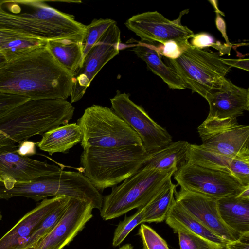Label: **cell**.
<instances>
[{"label":"cell","mask_w":249,"mask_h":249,"mask_svg":"<svg viewBox=\"0 0 249 249\" xmlns=\"http://www.w3.org/2000/svg\"><path fill=\"white\" fill-rule=\"evenodd\" d=\"M73 80L46 46L0 68V90L29 99L66 100L71 96Z\"/></svg>","instance_id":"cell-1"},{"label":"cell","mask_w":249,"mask_h":249,"mask_svg":"<svg viewBox=\"0 0 249 249\" xmlns=\"http://www.w3.org/2000/svg\"><path fill=\"white\" fill-rule=\"evenodd\" d=\"M75 108L67 100L29 99L0 119V131L19 143L67 124Z\"/></svg>","instance_id":"cell-2"},{"label":"cell","mask_w":249,"mask_h":249,"mask_svg":"<svg viewBox=\"0 0 249 249\" xmlns=\"http://www.w3.org/2000/svg\"><path fill=\"white\" fill-rule=\"evenodd\" d=\"M149 153L143 145L88 147L80 156L84 175L99 191L113 187L142 167Z\"/></svg>","instance_id":"cell-3"},{"label":"cell","mask_w":249,"mask_h":249,"mask_svg":"<svg viewBox=\"0 0 249 249\" xmlns=\"http://www.w3.org/2000/svg\"><path fill=\"white\" fill-rule=\"evenodd\" d=\"M165 60L179 76L185 88L204 98L220 87L231 68L223 61L219 53L196 48L188 41L182 45L178 57L166 58Z\"/></svg>","instance_id":"cell-4"},{"label":"cell","mask_w":249,"mask_h":249,"mask_svg":"<svg viewBox=\"0 0 249 249\" xmlns=\"http://www.w3.org/2000/svg\"><path fill=\"white\" fill-rule=\"evenodd\" d=\"M177 171L141 168L103 198L101 216L108 220L145 206Z\"/></svg>","instance_id":"cell-5"},{"label":"cell","mask_w":249,"mask_h":249,"mask_svg":"<svg viewBox=\"0 0 249 249\" xmlns=\"http://www.w3.org/2000/svg\"><path fill=\"white\" fill-rule=\"evenodd\" d=\"M76 123L82 132L83 149L143 145L138 134L108 107L93 105L87 107Z\"/></svg>","instance_id":"cell-6"},{"label":"cell","mask_w":249,"mask_h":249,"mask_svg":"<svg viewBox=\"0 0 249 249\" xmlns=\"http://www.w3.org/2000/svg\"><path fill=\"white\" fill-rule=\"evenodd\" d=\"M197 130L204 147L231 158L249 154V126L236 118H208Z\"/></svg>","instance_id":"cell-7"},{"label":"cell","mask_w":249,"mask_h":249,"mask_svg":"<svg viewBox=\"0 0 249 249\" xmlns=\"http://www.w3.org/2000/svg\"><path fill=\"white\" fill-rule=\"evenodd\" d=\"M173 176L180 188L216 200L238 196L246 187L229 173L186 162Z\"/></svg>","instance_id":"cell-8"},{"label":"cell","mask_w":249,"mask_h":249,"mask_svg":"<svg viewBox=\"0 0 249 249\" xmlns=\"http://www.w3.org/2000/svg\"><path fill=\"white\" fill-rule=\"evenodd\" d=\"M111 109L139 136L148 153L161 149L172 142L167 130L159 125L144 110L130 99V94L117 90L110 99Z\"/></svg>","instance_id":"cell-9"},{"label":"cell","mask_w":249,"mask_h":249,"mask_svg":"<svg viewBox=\"0 0 249 249\" xmlns=\"http://www.w3.org/2000/svg\"><path fill=\"white\" fill-rule=\"evenodd\" d=\"M185 10L178 18L170 20L157 11H148L133 16L125 22L126 27L141 38V41L162 44L173 40L182 45L194 35V32L181 23V18L188 12Z\"/></svg>","instance_id":"cell-10"},{"label":"cell","mask_w":249,"mask_h":249,"mask_svg":"<svg viewBox=\"0 0 249 249\" xmlns=\"http://www.w3.org/2000/svg\"><path fill=\"white\" fill-rule=\"evenodd\" d=\"M121 32L116 22L103 34L85 57L73 76L71 103L83 97L87 89L101 69L119 53Z\"/></svg>","instance_id":"cell-11"},{"label":"cell","mask_w":249,"mask_h":249,"mask_svg":"<svg viewBox=\"0 0 249 249\" xmlns=\"http://www.w3.org/2000/svg\"><path fill=\"white\" fill-rule=\"evenodd\" d=\"M93 207L84 200L70 197L61 217L52 231L35 247L36 249H62L92 217Z\"/></svg>","instance_id":"cell-12"},{"label":"cell","mask_w":249,"mask_h":249,"mask_svg":"<svg viewBox=\"0 0 249 249\" xmlns=\"http://www.w3.org/2000/svg\"><path fill=\"white\" fill-rule=\"evenodd\" d=\"M28 8L21 15L43 22L54 31L62 41L84 42L86 25L76 21L73 15L53 8L43 1L12 0Z\"/></svg>","instance_id":"cell-13"},{"label":"cell","mask_w":249,"mask_h":249,"mask_svg":"<svg viewBox=\"0 0 249 249\" xmlns=\"http://www.w3.org/2000/svg\"><path fill=\"white\" fill-rule=\"evenodd\" d=\"M175 200L192 216L226 242L239 237L222 221L218 210L217 200L180 188L175 193Z\"/></svg>","instance_id":"cell-14"},{"label":"cell","mask_w":249,"mask_h":249,"mask_svg":"<svg viewBox=\"0 0 249 249\" xmlns=\"http://www.w3.org/2000/svg\"><path fill=\"white\" fill-rule=\"evenodd\" d=\"M15 146L0 148V178L7 177L17 181H27L62 170L55 164L21 156Z\"/></svg>","instance_id":"cell-15"},{"label":"cell","mask_w":249,"mask_h":249,"mask_svg":"<svg viewBox=\"0 0 249 249\" xmlns=\"http://www.w3.org/2000/svg\"><path fill=\"white\" fill-rule=\"evenodd\" d=\"M208 118H237L249 110V90L225 78L219 88L208 94Z\"/></svg>","instance_id":"cell-16"},{"label":"cell","mask_w":249,"mask_h":249,"mask_svg":"<svg viewBox=\"0 0 249 249\" xmlns=\"http://www.w3.org/2000/svg\"><path fill=\"white\" fill-rule=\"evenodd\" d=\"M70 197L63 196L44 199L34 209L25 214L0 239V249H16L23 243L35 229L52 212Z\"/></svg>","instance_id":"cell-17"},{"label":"cell","mask_w":249,"mask_h":249,"mask_svg":"<svg viewBox=\"0 0 249 249\" xmlns=\"http://www.w3.org/2000/svg\"><path fill=\"white\" fill-rule=\"evenodd\" d=\"M165 221L175 232L180 231L193 235L205 241L212 249H225L227 242L192 216L176 200Z\"/></svg>","instance_id":"cell-18"},{"label":"cell","mask_w":249,"mask_h":249,"mask_svg":"<svg viewBox=\"0 0 249 249\" xmlns=\"http://www.w3.org/2000/svg\"><path fill=\"white\" fill-rule=\"evenodd\" d=\"M0 31L46 41L59 40L56 34L43 22L21 14L10 13L1 7Z\"/></svg>","instance_id":"cell-19"},{"label":"cell","mask_w":249,"mask_h":249,"mask_svg":"<svg viewBox=\"0 0 249 249\" xmlns=\"http://www.w3.org/2000/svg\"><path fill=\"white\" fill-rule=\"evenodd\" d=\"M218 210L224 223L240 235L249 233V198L231 196L217 200Z\"/></svg>","instance_id":"cell-20"},{"label":"cell","mask_w":249,"mask_h":249,"mask_svg":"<svg viewBox=\"0 0 249 249\" xmlns=\"http://www.w3.org/2000/svg\"><path fill=\"white\" fill-rule=\"evenodd\" d=\"M135 54L144 61L147 68L159 76L172 89H186L179 76L161 60L158 47L154 43L140 41L133 48Z\"/></svg>","instance_id":"cell-21"},{"label":"cell","mask_w":249,"mask_h":249,"mask_svg":"<svg viewBox=\"0 0 249 249\" xmlns=\"http://www.w3.org/2000/svg\"><path fill=\"white\" fill-rule=\"evenodd\" d=\"M82 132L76 123L67 124L44 133L36 146L50 155L57 152L66 154L81 142Z\"/></svg>","instance_id":"cell-22"},{"label":"cell","mask_w":249,"mask_h":249,"mask_svg":"<svg viewBox=\"0 0 249 249\" xmlns=\"http://www.w3.org/2000/svg\"><path fill=\"white\" fill-rule=\"evenodd\" d=\"M189 144V143L186 141H178L149 153V156L141 168L159 170H178L186 162Z\"/></svg>","instance_id":"cell-23"},{"label":"cell","mask_w":249,"mask_h":249,"mask_svg":"<svg viewBox=\"0 0 249 249\" xmlns=\"http://www.w3.org/2000/svg\"><path fill=\"white\" fill-rule=\"evenodd\" d=\"M46 47L56 61L74 76L82 61L84 42L48 40Z\"/></svg>","instance_id":"cell-24"},{"label":"cell","mask_w":249,"mask_h":249,"mask_svg":"<svg viewBox=\"0 0 249 249\" xmlns=\"http://www.w3.org/2000/svg\"><path fill=\"white\" fill-rule=\"evenodd\" d=\"M176 185L169 180L159 192L144 206L142 223H159L165 220L173 205Z\"/></svg>","instance_id":"cell-25"},{"label":"cell","mask_w":249,"mask_h":249,"mask_svg":"<svg viewBox=\"0 0 249 249\" xmlns=\"http://www.w3.org/2000/svg\"><path fill=\"white\" fill-rule=\"evenodd\" d=\"M232 159L217 153L202 144L189 143L186 163L230 174L229 167Z\"/></svg>","instance_id":"cell-26"},{"label":"cell","mask_w":249,"mask_h":249,"mask_svg":"<svg viewBox=\"0 0 249 249\" xmlns=\"http://www.w3.org/2000/svg\"><path fill=\"white\" fill-rule=\"evenodd\" d=\"M69 200L49 213L35 229L26 240L16 249L35 247L54 228L64 213Z\"/></svg>","instance_id":"cell-27"},{"label":"cell","mask_w":249,"mask_h":249,"mask_svg":"<svg viewBox=\"0 0 249 249\" xmlns=\"http://www.w3.org/2000/svg\"><path fill=\"white\" fill-rule=\"evenodd\" d=\"M47 41L32 37L14 38L0 48L7 62L26 55L46 45Z\"/></svg>","instance_id":"cell-28"},{"label":"cell","mask_w":249,"mask_h":249,"mask_svg":"<svg viewBox=\"0 0 249 249\" xmlns=\"http://www.w3.org/2000/svg\"><path fill=\"white\" fill-rule=\"evenodd\" d=\"M115 22H116L115 20L110 18L94 19L89 24L86 25L83 54L79 69L82 67L85 57L90 50L99 40L106 31Z\"/></svg>","instance_id":"cell-29"},{"label":"cell","mask_w":249,"mask_h":249,"mask_svg":"<svg viewBox=\"0 0 249 249\" xmlns=\"http://www.w3.org/2000/svg\"><path fill=\"white\" fill-rule=\"evenodd\" d=\"M144 207L138 209L136 212L130 216H125L120 221L116 228L112 240L114 247L120 245L130 232L139 224L142 223Z\"/></svg>","instance_id":"cell-30"},{"label":"cell","mask_w":249,"mask_h":249,"mask_svg":"<svg viewBox=\"0 0 249 249\" xmlns=\"http://www.w3.org/2000/svg\"><path fill=\"white\" fill-rule=\"evenodd\" d=\"M191 45L196 48L203 49L205 48L212 47L219 51L220 56L224 54L230 55V52L232 44H222L217 41L210 34L207 33L201 32L194 34L192 36Z\"/></svg>","instance_id":"cell-31"},{"label":"cell","mask_w":249,"mask_h":249,"mask_svg":"<svg viewBox=\"0 0 249 249\" xmlns=\"http://www.w3.org/2000/svg\"><path fill=\"white\" fill-rule=\"evenodd\" d=\"M229 169L230 174L242 186L249 185V154L232 158Z\"/></svg>","instance_id":"cell-32"},{"label":"cell","mask_w":249,"mask_h":249,"mask_svg":"<svg viewBox=\"0 0 249 249\" xmlns=\"http://www.w3.org/2000/svg\"><path fill=\"white\" fill-rule=\"evenodd\" d=\"M143 249H170L168 244L152 228L145 224H142L138 231Z\"/></svg>","instance_id":"cell-33"},{"label":"cell","mask_w":249,"mask_h":249,"mask_svg":"<svg viewBox=\"0 0 249 249\" xmlns=\"http://www.w3.org/2000/svg\"><path fill=\"white\" fill-rule=\"evenodd\" d=\"M29 99L0 90V119Z\"/></svg>","instance_id":"cell-34"},{"label":"cell","mask_w":249,"mask_h":249,"mask_svg":"<svg viewBox=\"0 0 249 249\" xmlns=\"http://www.w3.org/2000/svg\"><path fill=\"white\" fill-rule=\"evenodd\" d=\"M176 233L178 234L180 249H212L205 241L193 235L180 231Z\"/></svg>","instance_id":"cell-35"},{"label":"cell","mask_w":249,"mask_h":249,"mask_svg":"<svg viewBox=\"0 0 249 249\" xmlns=\"http://www.w3.org/2000/svg\"><path fill=\"white\" fill-rule=\"evenodd\" d=\"M162 44V47L158 48L160 53L166 58L175 59L181 54L184 44L180 45L176 41L170 40Z\"/></svg>","instance_id":"cell-36"},{"label":"cell","mask_w":249,"mask_h":249,"mask_svg":"<svg viewBox=\"0 0 249 249\" xmlns=\"http://www.w3.org/2000/svg\"><path fill=\"white\" fill-rule=\"evenodd\" d=\"M225 249H249V233L240 235L234 241L227 242Z\"/></svg>","instance_id":"cell-37"},{"label":"cell","mask_w":249,"mask_h":249,"mask_svg":"<svg viewBox=\"0 0 249 249\" xmlns=\"http://www.w3.org/2000/svg\"><path fill=\"white\" fill-rule=\"evenodd\" d=\"M36 143L28 140H25L19 142L17 148V152L21 156H32L36 154Z\"/></svg>","instance_id":"cell-38"},{"label":"cell","mask_w":249,"mask_h":249,"mask_svg":"<svg viewBox=\"0 0 249 249\" xmlns=\"http://www.w3.org/2000/svg\"><path fill=\"white\" fill-rule=\"evenodd\" d=\"M223 61L228 65L249 71V59H232L223 58Z\"/></svg>","instance_id":"cell-39"},{"label":"cell","mask_w":249,"mask_h":249,"mask_svg":"<svg viewBox=\"0 0 249 249\" xmlns=\"http://www.w3.org/2000/svg\"><path fill=\"white\" fill-rule=\"evenodd\" d=\"M217 13V16L216 18V25L217 26V29L221 32L223 36L225 38L226 43L227 44H231L229 41V40L228 39V37L227 36L226 32V26L225 23L223 20V19L221 18V17L220 16L219 13Z\"/></svg>","instance_id":"cell-40"},{"label":"cell","mask_w":249,"mask_h":249,"mask_svg":"<svg viewBox=\"0 0 249 249\" xmlns=\"http://www.w3.org/2000/svg\"><path fill=\"white\" fill-rule=\"evenodd\" d=\"M15 143L0 131V148L6 146H15Z\"/></svg>","instance_id":"cell-41"},{"label":"cell","mask_w":249,"mask_h":249,"mask_svg":"<svg viewBox=\"0 0 249 249\" xmlns=\"http://www.w3.org/2000/svg\"><path fill=\"white\" fill-rule=\"evenodd\" d=\"M0 37L10 38H17L20 37H28L18 34L0 31Z\"/></svg>","instance_id":"cell-42"},{"label":"cell","mask_w":249,"mask_h":249,"mask_svg":"<svg viewBox=\"0 0 249 249\" xmlns=\"http://www.w3.org/2000/svg\"><path fill=\"white\" fill-rule=\"evenodd\" d=\"M243 198H249V186H246L241 192L238 195Z\"/></svg>","instance_id":"cell-43"},{"label":"cell","mask_w":249,"mask_h":249,"mask_svg":"<svg viewBox=\"0 0 249 249\" xmlns=\"http://www.w3.org/2000/svg\"><path fill=\"white\" fill-rule=\"evenodd\" d=\"M13 39L0 37V48Z\"/></svg>","instance_id":"cell-44"},{"label":"cell","mask_w":249,"mask_h":249,"mask_svg":"<svg viewBox=\"0 0 249 249\" xmlns=\"http://www.w3.org/2000/svg\"><path fill=\"white\" fill-rule=\"evenodd\" d=\"M7 62L5 57L0 52V68L4 66Z\"/></svg>","instance_id":"cell-45"},{"label":"cell","mask_w":249,"mask_h":249,"mask_svg":"<svg viewBox=\"0 0 249 249\" xmlns=\"http://www.w3.org/2000/svg\"><path fill=\"white\" fill-rule=\"evenodd\" d=\"M119 249H133V247L131 244H126L120 247Z\"/></svg>","instance_id":"cell-46"},{"label":"cell","mask_w":249,"mask_h":249,"mask_svg":"<svg viewBox=\"0 0 249 249\" xmlns=\"http://www.w3.org/2000/svg\"><path fill=\"white\" fill-rule=\"evenodd\" d=\"M25 249H36L35 247L29 248Z\"/></svg>","instance_id":"cell-47"},{"label":"cell","mask_w":249,"mask_h":249,"mask_svg":"<svg viewBox=\"0 0 249 249\" xmlns=\"http://www.w3.org/2000/svg\"><path fill=\"white\" fill-rule=\"evenodd\" d=\"M1 217H2V216H1V213L0 212V220L1 219Z\"/></svg>","instance_id":"cell-48"}]
</instances>
